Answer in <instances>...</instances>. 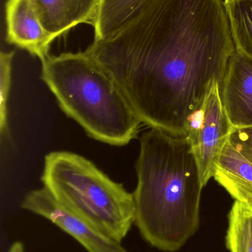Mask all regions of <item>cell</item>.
<instances>
[{
  "label": "cell",
  "instance_id": "6da1fadb",
  "mask_svg": "<svg viewBox=\"0 0 252 252\" xmlns=\"http://www.w3.org/2000/svg\"><path fill=\"white\" fill-rule=\"evenodd\" d=\"M235 48L223 0H154L119 32L86 49L143 125L185 136Z\"/></svg>",
  "mask_w": 252,
  "mask_h": 252
},
{
  "label": "cell",
  "instance_id": "7a4b0ae2",
  "mask_svg": "<svg viewBox=\"0 0 252 252\" xmlns=\"http://www.w3.org/2000/svg\"><path fill=\"white\" fill-rule=\"evenodd\" d=\"M136 170L134 224L154 248L177 252L199 228L204 188L187 138L144 132Z\"/></svg>",
  "mask_w": 252,
  "mask_h": 252
},
{
  "label": "cell",
  "instance_id": "3957f363",
  "mask_svg": "<svg viewBox=\"0 0 252 252\" xmlns=\"http://www.w3.org/2000/svg\"><path fill=\"white\" fill-rule=\"evenodd\" d=\"M41 79L62 112L90 137L112 146L128 145L143 124L109 74L85 51L49 56Z\"/></svg>",
  "mask_w": 252,
  "mask_h": 252
},
{
  "label": "cell",
  "instance_id": "277c9868",
  "mask_svg": "<svg viewBox=\"0 0 252 252\" xmlns=\"http://www.w3.org/2000/svg\"><path fill=\"white\" fill-rule=\"evenodd\" d=\"M41 180L56 201L118 242L135 223L133 194L78 154L49 153Z\"/></svg>",
  "mask_w": 252,
  "mask_h": 252
},
{
  "label": "cell",
  "instance_id": "5b68a950",
  "mask_svg": "<svg viewBox=\"0 0 252 252\" xmlns=\"http://www.w3.org/2000/svg\"><path fill=\"white\" fill-rule=\"evenodd\" d=\"M232 127L222 102L220 83H212L198 112L192 117L186 137L196 160L203 186L214 176L216 165Z\"/></svg>",
  "mask_w": 252,
  "mask_h": 252
},
{
  "label": "cell",
  "instance_id": "8992f818",
  "mask_svg": "<svg viewBox=\"0 0 252 252\" xmlns=\"http://www.w3.org/2000/svg\"><path fill=\"white\" fill-rule=\"evenodd\" d=\"M21 207L56 225L78 241L87 252H128L121 243L107 236L56 201L44 187L28 192Z\"/></svg>",
  "mask_w": 252,
  "mask_h": 252
},
{
  "label": "cell",
  "instance_id": "52a82bcc",
  "mask_svg": "<svg viewBox=\"0 0 252 252\" xmlns=\"http://www.w3.org/2000/svg\"><path fill=\"white\" fill-rule=\"evenodd\" d=\"M220 92L232 127H252V59L235 50L228 62Z\"/></svg>",
  "mask_w": 252,
  "mask_h": 252
},
{
  "label": "cell",
  "instance_id": "ba28073f",
  "mask_svg": "<svg viewBox=\"0 0 252 252\" xmlns=\"http://www.w3.org/2000/svg\"><path fill=\"white\" fill-rule=\"evenodd\" d=\"M6 22L8 44L26 50L43 62L56 39L44 30L31 0H7Z\"/></svg>",
  "mask_w": 252,
  "mask_h": 252
},
{
  "label": "cell",
  "instance_id": "9c48e42d",
  "mask_svg": "<svg viewBox=\"0 0 252 252\" xmlns=\"http://www.w3.org/2000/svg\"><path fill=\"white\" fill-rule=\"evenodd\" d=\"M43 28L55 38L81 24L93 26L101 0H31Z\"/></svg>",
  "mask_w": 252,
  "mask_h": 252
},
{
  "label": "cell",
  "instance_id": "30bf717a",
  "mask_svg": "<svg viewBox=\"0 0 252 252\" xmlns=\"http://www.w3.org/2000/svg\"><path fill=\"white\" fill-rule=\"evenodd\" d=\"M213 178L235 201L252 210V163L229 140L220 154Z\"/></svg>",
  "mask_w": 252,
  "mask_h": 252
},
{
  "label": "cell",
  "instance_id": "8fae6325",
  "mask_svg": "<svg viewBox=\"0 0 252 252\" xmlns=\"http://www.w3.org/2000/svg\"><path fill=\"white\" fill-rule=\"evenodd\" d=\"M154 0H101L94 40L112 36L138 17Z\"/></svg>",
  "mask_w": 252,
  "mask_h": 252
},
{
  "label": "cell",
  "instance_id": "7c38bea8",
  "mask_svg": "<svg viewBox=\"0 0 252 252\" xmlns=\"http://www.w3.org/2000/svg\"><path fill=\"white\" fill-rule=\"evenodd\" d=\"M235 50L252 59V0H225Z\"/></svg>",
  "mask_w": 252,
  "mask_h": 252
},
{
  "label": "cell",
  "instance_id": "4fadbf2b",
  "mask_svg": "<svg viewBox=\"0 0 252 252\" xmlns=\"http://www.w3.org/2000/svg\"><path fill=\"white\" fill-rule=\"evenodd\" d=\"M226 247L230 252H252V210L235 201L229 212Z\"/></svg>",
  "mask_w": 252,
  "mask_h": 252
},
{
  "label": "cell",
  "instance_id": "5bb4252c",
  "mask_svg": "<svg viewBox=\"0 0 252 252\" xmlns=\"http://www.w3.org/2000/svg\"><path fill=\"white\" fill-rule=\"evenodd\" d=\"M14 52H1L0 54V131L7 134V103L11 87L12 63Z\"/></svg>",
  "mask_w": 252,
  "mask_h": 252
},
{
  "label": "cell",
  "instance_id": "9a60e30c",
  "mask_svg": "<svg viewBox=\"0 0 252 252\" xmlns=\"http://www.w3.org/2000/svg\"><path fill=\"white\" fill-rule=\"evenodd\" d=\"M229 142L252 163V126L247 127H233Z\"/></svg>",
  "mask_w": 252,
  "mask_h": 252
},
{
  "label": "cell",
  "instance_id": "2e32d148",
  "mask_svg": "<svg viewBox=\"0 0 252 252\" xmlns=\"http://www.w3.org/2000/svg\"><path fill=\"white\" fill-rule=\"evenodd\" d=\"M8 252H25L23 244L21 242H19V241L13 243L11 247H10Z\"/></svg>",
  "mask_w": 252,
  "mask_h": 252
},
{
  "label": "cell",
  "instance_id": "e0dca14e",
  "mask_svg": "<svg viewBox=\"0 0 252 252\" xmlns=\"http://www.w3.org/2000/svg\"><path fill=\"white\" fill-rule=\"evenodd\" d=\"M223 1H224V0H223Z\"/></svg>",
  "mask_w": 252,
  "mask_h": 252
},
{
  "label": "cell",
  "instance_id": "ac0fdd59",
  "mask_svg": "<svg viewBox=\"0 0 252 252\" xmlns=\"http://www.w3.org/2000/svg\"><path fill=\"white\" fill-rule=\"evenodd\" d=\"M224 1H225V0H224Z\"/></svg>",
  "mask_w": 252,
  "mask_h": 252
}]
</instances>
